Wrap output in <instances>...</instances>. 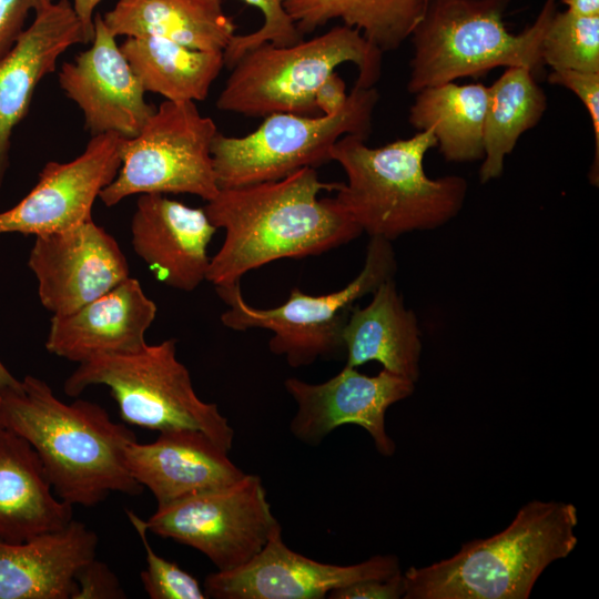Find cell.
<instances>
[{
    "mask_svg": "<svg viewBox=\"0 0 599 599\" xmlns=\"http://www.w3.org/2000/svg\"><path fill=\"white\" fill-rule=\"evenodd\" d=\"M126 515L145 551L146 568L141 572V581L148 596L151 599L207 598L194 576L154 552L148 540L145 520L131 510H126Z\"/></svg>",
    "mask_w": 599,
    "mask_h": 599,
    "instance_id": "cell-30",
    "label": "cell"
},
{
    "mask_svg": "<svg viewBox=\"0 0 599 599\" xmlns=\"http://www.w3.org/2000/svg\"><path fill=\"white\" fill-rule=\"evenodd\" d=\"M510 0H428L409 39L407 91L412 94L466 77H480L498 67L544 70L541 43L557 10L546 0L534 23L511 33L504 22Z\"/></svg>",
    "mask_w": 599,
    "mask_h": 599,
    "instance_id": "cell-5",
    "label": "cell"
},
{
    "mask_svg": "<svg viewBox=\"0 0 599 599\" xmlns=\"http://www.w3.org/2000/svg\"><path fill=\"white\" fill-rule=\"evenodd\" d=\"M372 295L364 307H352L344 326L346 366L375 361L384 369L416 383L422 355L416 314L405 306L394 277L379 284Z\"/></svg>",
    "mask_w": 599,
    "mask_h": 599,
    "instance_id": "cell-22",
    "label": "cell"
},
{
    "mask_svg": "<svg viewBox=\"0 0 599 599\" xmlns=\"http://www.w3.org/2000/svg\"><path fill=\"white\" fill-rule=\"evenodd\" d=\"M577 508L534 500L510 525L487 539L465 542L453 557L403 573L405 599H526L554 561L578 538Z\"/></svg>",
    "mask_w": 599,
    "mask_h": 599,
    "instance_id": "cell-4",
    "label": "cell"
},
{
    "mask_svg": "<svg viewBox=\"0 0 599 599\" xmlns=\"http://www.w3.org/2000/svg\"><path fill=\"white\" fill-rule=\"evenodd\" d=\"M20 382L21 380L16 378L0 359V398L7 393L18 388Z\"/></svg>",
    "mask_w": 599,
    "mask_h": 599,
    "instance_id": "cell-39",
    "label": "cell"
},
{
    "mask_svg": "<svg viewBox=\"0 0 599 599\" xmlns=\"http://www.w3.org/2000/svg\"><path fill=\"white\" fill-rule=\"evenodd\" d=\"M78 590L73 599H119L125 593L116 576L95 558L87 564L77 576Z\"/></svg>",
    "mask_w": 599,
    "mask_h": 599,
    "instance_id": "cell-33",
    "label": "cell"
},
{
    "mask_svg": "<svg viewBox=\"0 0 599 599\" xmlns=\"http://www.w3.org/2000/svg\"><path fill=\"white\" fill-rule=\"evenodd\" d=\"M97 546L95 532L73 519L21 542L0 540V599H73Z\"/></svg>",
    "mask_w": 599,
    "mask_h": 599,
    "instance_id": "cell-21",
    "label": "cell"
},
{
    "mask_svg": "<svg viewBox=\"0 0 599 599\" xmlns=\"http://www.w3.org/2000/svg\"><path fill=\"white\" fill-rule=\"evenodd\" d=\"M58 82L81 110L92 136L115 133L133 138L154 111L101 14L94 17L91 47L62 64Z\"/></svg>",
    "mask_w": 599,
    "mask_h": 599,
    "instance_id": "cell-16",
    "label": "cell"
},
{
    "mask_svg": "<svg viewBox=\"0 0 599 599\" xmlns=\"http://www.w3.org/2000/svg\"><path fill=\"white\" fill-rule=\"evenodd\" d=\"M148 531L204 554L219 571L250 561L281 527L257 475L172 504L145 520Z\"/></svg>",
    "mask_w": 599,
    "mask_h": 599,
    "instance_id": "cell-11",
    "label": "cell"
},
{
    "mask_svg": "<svg viewBox=\"0 0 599 599\" xmlns=\"http://www.w3.org/2000/svg\"><path fill=\"white\" fill-rule=\"evenodd\" d=\"M399 571L394 555H377L349 566L313 560L290 549L280 528L246 564L207 575L203 590L215 599H323L334 589Z\"/></svg>",
    "mask_w": 599,
    "mask_h": 599,
    "instance_id": "cell-12",
    "label": "cell"
},
{
    "mask_svg": "<svg viewBox=\"0 0 599 599\" xmlns=\"http://www.w3.org/2000/svg\"><path fill=\"white\" fill-rule=\"evenodd\" d=\"M378 98L375 87L354 85L334 114L273 113L243 136L217 132L211 153L219 189L277 181L331 161L329 151L342 136L368 138Z\"/></svg>",
    "mask_w": 599,
    "mask_h": 599,
    "instance_id": "cell-9",
    "label": "cell"
},
{
    "mask_svg": "<svg viewBox=\"0 0 599 599\" xmlns=\"http://www.w3.org/2000/svg\"><path fill=\"white\" fill-rule=\"evenodd\" d=\"M487 103L488 87L483 83L427 87L415 93L408 122L417 132H433L445 160L474 162L484 159Z\"/></svg>",
    "mask_w": 599,
    "mask_h": 599,
    "instance_id": "cell-25",
    "label": "cell"
},
{
    "mask_svg": "<svg viewBox=\"0 0 599 599\" xmlns=\"http://www.w3.org/2000/svg\"><path fill=\"white\" fill-rule=\"evenodd\" d=\"M339 186L319 180L316 169L303 167L277 181L220 189L203 207L225 233L206 281L234 284L271 262L321 255L357 238L363 231L335 199L318 197Z\"/></svg>",
    "mask_w": 599,
    "mask_h": 599,
    "instance_id": "cell-1",
    "label": "cell"
},
{
    "mask_svg": "<svg viewBox=\"0 0 599 599\" xmlns=\"http://www.w3.org/2000/svg\"><path fill=\"white\" fill-rule=\"evenodd\" d=\"M156 312V304L130 276L74 312L53 315L45 348L78 364L95 356L133 354L148 344L145 333Z\"/></svg>",
    "mask_w": 599,
    "mask_h": 599,
    "instance_id": "cell-19",
    "label": "cell"
},
{
    "mask_svg": "<svg viewBox=\"0 0 599 599\" xmlns=\"http://www.w3.org/2000/svg\"><path fill=\"white\" fill-rule=\"evenodd\" d=\"M28 266L42 306L53 315L70 314L130 277L118 242L93 219L35 236Z\"/></svg>",
    "mask_w": 599,
    "mask_h": 599,
    "instance_id": "cell-15",
    "label": "cell"
},
{
    "mask_svg": "<svg viewBox=\"0 0 599 599\" xmlns=\"http://www.w3.org/2000/svg\"><path fill=\"white\" fill-rule=\"evenodd\" d=\"M405 593L403 573L385 579H367L332 590L329 599H398Z\"/></svg>",
    "mask_w": 599,
    "mask_h": 599,
    "instance_id": "cell-35",
    "label": "cell"
},
{
    "mask_svg": "<svg viewBox=\"0 0 599 599\" xmlns=\"http://www.w3.org/2000/svg\"><path fill=\"white\" fill-rule=\"evenodd\" d=\"M541 58L552 70L599 72V16L556 10L542 39Z\"/></svg>",
    "mask_w": 599,
    "mask_h": 599,
    "instance_id": "cell-29",
    "label": "cell"
},
{
    "mask_svg": "<svg viewBox=\"0 0 599 599\" xmlns=\"http://www.w3.org/2000/svg\"><path fill=\"white\" fill-rule=\"evenodd\" d=\"M203 207L165 194H140L131 221L132 246L161 283L192 292L204 281L216 232Z\"/></svg>",
    "mask_w": 599,
    "mask_h": 599,
    "instance_id": "cell-17",
    "label": "cell"
},
{
    "mask_svg": "<svg viewBox=\"0 0 599 599\" xmlns=\"http://www.w3.org/2000/svg\"><path fill=\"white\" fill-rule=\"evenodd\" d=\"M548 82L570 90L585 105L591 119L595 154L589 179L598 186L599 182V72L557 69L548 74Z\"/></svg>",
    "mask_w": 599,
    "mask_h": 599,
    "instance_id": "cell-32",
    "label": "cell"
},
{
    "mask_svg": "<svg viewBox=\"0 0 599 599\" xmlns=\"http://www.w3.org/2000/svg\"><path fill=\"white\" fill-rule=\"evenodd\" d=\"M546 108V94L528 68H506L488 87L484 159L479 169L481 183L501 176L505 158L512 152L521 134L540 121Z\"/></svg>",
    "mask_w": 599,
    "mask_h": 599,
    "instance_id": "cell-28",
    "label": "cell"
},
{
    "mask_svg": "<svg viewBox=\"0 0 599 599\" xmlns=\"http://www.w3.org/2000/svg\"><path fill=\"white\" fill-rule=\"evenodd\" d=\"M93 385H104L128 425L159 433L195 429L230 451L234 430L216 404L195 393L190 372L176 357V339L146 344L126 355L95 356L80 363L63 390L77 397Z\"/></svg>",
    "mask_w": 599,
    "mask_h": 599,
    "instance_id": "cell-7",
    "label": "cell"
},
{
    "mask_svg": "<svg viewBox=\"0 0 599 599\" xmlns=\"http://www.w3.org/2000/svg\"><path fill=\"white\" fill-rule=\"evenodd\" d=\"M415 384L384 368L367 376L346 365L319 384L290 377L284 387L297 407L290 430L307 445H319L335 428L353 424L370 435L380 455L392 456L395 443L386 433L385 414L389 406L409 397Z\"/></svg>",
    "mask_w": 599,
    "mask_h": 599,
    "instance_id": "cell-14",
    "label": "cell"
},
{
    "mask_svg": "<svg viewBox=\"0 0 599 599\" xmlns=\"http://www.w3.org/2000/svg\"><path fill=\"white\" fill-rule=\"evenodd\" d=\"M567 9L585 16H599V0H561Z\"/></svg>",
    "mask_w": 599,
    "mask_h": 599,
    "instance_id": "cell-38",
    "label": "cell"
},
{
    "mask_svg": "<svg viewBox=\"0 0 599 599\" xmlns=\"http://www.w3.org/2000/svg\"><path fill=\"white\" fill-rule=\"evenodd\" d=\"M357 67L355 87L372 88L382 75L383 52L345 24L294 44L263 43L245 52L216 99V108L247 116L316 115L318 87L343 63Z\"/></svg>",
    "mask_w": 599,
    "mask_h": 599,
    "instance_id": "cell-6",
    "label": "cell"
},
{
    "mask_svg": "<svg viewBox=\"0 0 599 599\" xmlns=\"http://www.w3.org/2000/svg\"><path fill=\"white\" fill-rule=\"evenodd\" d=\"M102 19L115 38L152 35L202 51L223 52L236 34L222 0H116Z\"/></svg>",
    "mask_w": 599,
    "mask_h": 599,
    "instance_id": "cell-24",
    "label": "cell"
},
{
    "mask_svg": "<svg viewBox=\"0 0 599 599\" xmlns=\"http://www.w3.org/2000/svg\"><path fill=\"white\" fill-rule=\"evenodd\" d=\"M125 463L158 507L226 487L245 475L229 451L195 429L162 432L146 444L135 440L125 449Z\"/></svg>",
    "mask_w": 599,
    "mask_h": 599,
    "instance_id": "cell-20",
    "label": "cell"
},
{
    "mask_svg": "<svg viewBox=\"0 0 599 599\" xmlns=\"http://www.w3.org/2000/svg\"><path fill=\"white\" fill-rule=\"evenodd\" d=\"M72 506L54 493L33 447L0 426V540L21 542L60 529Z\"/></svg>",
    "mask_w": 599,
    "mask_h": 599,
    "instance_id": "cell-23",
    "label": "cell"
},
{
    "mask_svg": "<svg viewBox=\"0 0 599 599\" xmlns=\"http://www.w3.org/2000/svg\"><path fill=\"white\" fill-rule=\"evenodd\" d=\"M102 0H72V7L77 13L85 35L87 43H90L94 34V11Z\"/></svg>",
    "mask_w": 599,
    "mask_h": 599,
    "instance_id": "cell-37",
    "label": "cell"
},
{
    "mask_svg": "<svg viewBox=\"0 0 599 599\" xmlns=\"http://www.w3.org/2000/svg\"><path fill=\"white\" fill-rule=\"evenodd\" d=\"M397 262L392 242L370 237L363 268L345 287L313 296L294 287L280 306L258 308L243 297L240 282L215 286L226 305L222 324L233 331L263 328L272 332L271 353L284 356L292 367L308 366L345 352L343 329L354 303L394 277Z\"/></svg>",
    "mask_w": 599,
    "mask_h": 599,
    "instance_id": "cell-8",
    "label": "cell"
},
{
    "mask_svg": "<svg viewBox=\"0 0 599 599\" xmlns=\"http://www.w3.org/2000/svg\"><path fill=\"white\" fill-rule=\"evenodd\" d=\"M87 43L69 0L53 1L34 12L14 45L0 58V189L10 165L11 136L26 118L38 84L55 71L70 47Z\"/></svg>",
    "mask_w": 599,
    "mask_h": 599,
    "instance_id": "cell-18",
    "label": "cell"
},
{
    "mask_svg": "<svg viewBox=\"0 0 599 599\" xmlns=\"http://www.w3.org/2000/svg\"><path fill=\"white\" fill-rule=\"evenodd\" d=\"M256 8L262 17V26L246 34H235L223 51L224 67L231 69L247 51L270 42L286 47L304 39L285 9L287 0H242Z\"/></svg>",
    "mask_w": 599,
    "mask_h": 599,
    "instance_id": "cell-31",
    "label": "cell"
},
{
    "mask_svg": "<svg viewBox=\"0 0 599 599\" xmlns=\"http://www.w3.org/2000/svg\"><path fill=\"white\" fill-rule=\"evenodd\" d=\"M123 139L115 133L93 135L73 160L45 163L30 192L0 212V235H45L92 220L95 200L120 169Z\"/></svg>",
    "mask_w": 599,
    "mask_h": 599,
    "instance_id": "cell-13",
    "label": "cell"
},
{
    "mask_svg": "<svg viewBox=\"0 0 599 599\" xmlns=\"http://www.w3.org/2000/svg\"><path fill=\"white\" fill-rule=\"evenodd\" d=\"M428 0H287L285 9L304 35L332 20L358 30L383 53L397 50L422 19Z\"/></svg>",
    "mask_w": 599,
    "mask_h": 599,
    "instance_id": "cell-27",
    "label": "cell"
},
{
    "mask_svg": "<svg viewBox=\"0 0 599 599\" xmlns=\"http://www.w3.org/2000/svg\"><path fill=\"white\" fill-rule=\"evenodd\" d=\"M120 49L145 92L175 102L205 100L224 67L223 52L194 50L165 38L126 37Z\"/></svg>",
    "mask_w": 599,
    "mask_h": 599,
    "instance_id": "cell-26",
    "label": "cell"
},
{
    "mask_svg": "<svg viewBox=\"0 0 599 599\" xmlns=\"http://www.w3.org/2000/svg\"><path fill=\"white\" fill-rule=\"evenodd\" d=\"M0 426L33 447L55 495L72 507H94L112 491L142 493L125 463L134 432L95 403L67 404L43 379L27 375L0 398Z\"/></svg>",
    "mask_w": 599,
    "mask_h": 599,
    "instance_id": "cell-2",
    "label": "cell"
},
{
    "mask_svg": "<svg viewBox=\"0 0 599 599\" xmlns=\"http://www.w3.org/2000/svg\"><path fill=\"white\" fill-rule=\"evenodd\" d=\"M348 93L344 80L333 72L318 87L315 97V109L319 114L331 115L338 112L346 103Z\"/></svg>",
    "mask_w": 599,
    "mask_h": 599,
    "instance_id": "cell-36",
    "label": "cell"
},
{
    "mask_svg": "<svg viewBox=\"0 0 599 599\" xmlns=\"http://www.w3.org/2000/svg\"><path fill=\"white\" fill-rule=\"evenodd\" d=\"M219 132L195 102L164 100L140 132L123 139L121 165L100 193L106 206L135 194H191L209 202L220 191L211 145Z\"/></svg>",
    "mask_w": 599,
    "mask_h": 599,
    "instance_id": "cell-10",
    "label": "cell"
},
{
    "mask_svg": "<svg viewBox=\"0 0 599 599\" xmlns=\"http://www.w3.org/2000/svg\"><path fill=\"white\" fill-rule=\"evenodd\" d=\"M55 0H0V58L24 31L28 16Z\"/></svg>",
    "mask_w": 599,
    "mask_h": 599,
    "instance_id": "cell-34",
    "label": "cell"
},
{
    "mask_svg": "<svg viewBox=\"0 0 599 599\" xmlns=\"http://www.w3.org/2000/svg\"><path fill=\"white\" fill-rule=\"evenodd\" d=\"M436 145L429 130L377 148L362 136H342L329 151L347 179L335 201L363 233L390 242L447 224L461 211L468 185L459 175L427 176L424 159Z\"/></svg>",
    "mask_w": 599,
    "mask_h": 599,
    "instance_id": "cell-3",
    "label": "cell"
}]
</instances>
